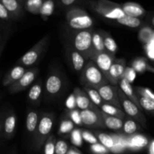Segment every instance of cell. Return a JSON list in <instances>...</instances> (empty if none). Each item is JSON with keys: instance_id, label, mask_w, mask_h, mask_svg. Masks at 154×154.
<instances>
[{"instance_id": "35", "label": "cell", "mask_w": 154, "mask_h": 154, "mask_svg": "<svg viewBox=\"0 0 154 154\" xmlns=\"http://www.w3.org/2000/svg\"><path fill=\"white\" fill-rule=\"evenodd\" d=\"M56 143L57 138L55 135L51 134V136L47 139L45 143V148H44V153L45 154H55Z\"/></svg>"}, {"instance_id": "4", "label": "cell", "mask_w": 154, "mask_h": 154, "mask_svg": "<svg viewBox=\"0 0 154 154\" xmlns=\"http://www.w3.org/2000/svg\"><path fill=\"white\" fill-rule=\"evenodd\" d=\"M54 124V116L51 113L43 114L39 120L36 132L34 135V147L36 150H39L45 144V141L51 135Z\"/></svg>"}, {"instance_id": "3", "label": "cell", "mask_w": 154, "mask_h": 154, "mask_svg": "<svg viewBox=\"0 0 154 154\" xmlns=\"http://www.w3.org/2000/svg\"><path fill=\"white\" fill-rule=\"evenodd\" d=\"M66 20L69 27L77 31L90 29L93 25V20L87 11L81 8L74 7L66 13Z\"/></svg>"}, {"instance_id": "11", "label": "cell", "mask_w": 154, "mask_h": 154, "mask_svg": "<svg viewBox=\"0 0 154 154\" xmlns=\"http://www.w3.org/2000/svg\"><path fill=\"white\" fill-rule=\"evenodd\" d=\"M81 120L83 125L90 128H105L102 111L96 110H84L81 111Z\"/></svg>"}, {"instance_id": "38", "label": "cell", "mask_w": 154, "mask_h": 154, "mask_svg": "<svg viewBox=\"0 0 154 154\" xmlns=\"http://www.w3.org/2000/svg\"><path fill=\"white\" fill-rule=\"evenodd\" d=\"M153 36V31L151 29L148 28V27H145V28L142 29L139 33V38L143 42H146L148 43L150 42Z\"/></svg>"}, {"instance_id": "21", "label": "cell", "mask_w": 154, "mask_h": 154, "mask_svg": "<svg viewBox=\"0 0 154 154\" xmlns=\"http://www.w3.org/2000/svg\"><path fill=\"white\" fill-rule=\"evenodd\" d=\"M102 116L103 117L104 123H105V127L111 129V130L119 131L123 129V120L118 118V117H113V116L108 115L102 111Z\"/></svg>"}, {"instance_id": "10", "label": "cell", "mask_w": 154, "mask_h": 154, "mask_svg": "<svg viewBox=\"0 0 154 154\" xmlns=\"http://www.w3.org/2000/svg\"><path fill=\"white\" fill-rule=\"evenodd\" d=\"M63 79L59 72H53L50 73L45 84V90L47 96L54 98L58 96L63 90Z\"/></svg>"}, {"instance_id": "45", "label": "cell", "mask_w": 154, "mask_h": 154, "mask_svg": "<svg viewBox=\"0 0 154 154\" xmlns=\"http://www.w3.org/2000/svg\"><path fill=\"white\" fill-rule=\"evenodd\" d=\"M73 126L74 123L72 120H63L61 123V126H60V132H63V133H68V132H71L72 130Z\"/></svg>"}, {"instance_id": "13", "label": "cell", "mask_w": 154, "mask_h": 154, "mask_svg": "<svg viewBox=\"0 0 154 154\" xmlns=\"http://www.w3.org/2000/svg\"><path fill=\"white\" fill-rule=\"evenodd\" d=\"M126 67V62L124 59L116 58L108 72V80L111 85L117 86L119 84L120 80L123 78Z\"/></svg>"}, {"instance_id": "17", "label": "cell", "mask_w": 154, "mask_h": 154, "mask_svg": "<svg viewBox=\"0 0 154 154\" xmlns=\"http://www.w3.org/2000/svg\"><path fill=\"white\" fill-rule=\"evenodd\" d=\"M26 72V68L24 67V66H20V65L14 67L13 69L8 73V75L5 76V78L4 81H3L4 85H12V84H14L15 82H17L18 80L20 79L21 77L25 74Z\"/></svg>"}, {"instance_id": "14", "label": "cell", "mask_w": 154, "mask_h": 154, "mask_svg": "<svg viewBox=\"0 0 154 154\" xmlns=\"http://www.w3.org/2000/svg\"><path fill=\"white\" fill-rule=\"evenodd\" d=\"M73 94L75 96V101H76L77 107L79 108L81 111H84V110H96L98 109L97 106L93 103L91 100H90V97L86 93L84 90H82L80 88H75L73 92Z\"/></svg>"}, {"instance_id": "19", "label": "cell", "mask_w": 154, "mask_h": 154, "mask_svg": "<svg viewBox=\"0 0 154 154\" xmlns=\"http://www.w3.org/2000/svg\"><path fill=\"white\" fill-rule=\"evenodd\" d=\"M43 84L40 80L33 84L28 93V99L30 101V102L32 104L39 103L42 93H43Z\"/></svg>"}, {"instance_id": "37", "label": "cell", "mask_w": 154, "mask_h": 154, "mask_svg": "<svg viewBox=\"0 0 154 154\" xmlns=\"http://www.w3.org/2000/svg\"><path fill=\"white\" fill-rule=\"evenodd\" d=\"M69 145L66 141L58 140L56 143L55 154H67L69 151Z\"/></svg>"}, {"instance_id": "6", "label": "cell", "mask_w": 154, "mask_h": 154, "mask_svg": "<svg viewBox=\"0 0 154 154\" xmlns=\"http://www.w3.org/2000/svg\"><path fill=\"white\" fill-rule=\"evenodd\" d=\"M49 42V35H45L39 40L29 51H27L19 60L20 66L24 67H32L40 60L45 53Z\"/></svg>"}, {"instance_id": "28", "label": "cell", "mask_w": 154, "mask_h": 154, "mask_svg": "<svg viewBox=\"0 0 154 154\" xmlns=\"http://www.w3.org/2000/svg\"><path fill=\"white\" fill-rule=\"evenodd\" d=\"M54 9H55L54 0H44L39 14L45 20H46L51 15L54 14Z\"/></svg>"}, {"instance_id": "20", "label": "cell", "mask_w": 154, "mask_h": 154, "mask_svg": "<svg viewBox=\"0 0 154 154\" xmlns=\"http://www.w3.org/2000/svg\"><path fill=\"white\" fill-rule=\"evenodd\" d=\"M39 114L36 111H29L27 114L26 120V127L27 132L31 135H35L39 123Z\"/></svg>"}, {"instance_id": "50", "label": "cell", "mask_w": 154, "mask_h": 154, "mask_svg": "<svg viewBox=\"0 0 154 154\" xmlns=\"http://www.w3.org/2000/svg\"><path fill=\"white\" fill-rule=\"evenodd\" d=\"M149 152H150V154H154V141L150 143V147H149Z\"/></svg>"}, {"instance_id": "41", "label": "cell", "mask_w": 154, "mask_h": 154, "mask_svg": "<svg viewBox=\"0 0 154 154\" xmlns=\"http://www.w3.org/2000/svg\"><path fill=\"white\" fill-rule=\"evenodd\" d=\"M135 78H136V72L135 71V69L132 66L131 67L127 66L126 68V70H125L123 78H125L126 81H129L130 84H132L135 81Z\"/></svg>"}, {"instance_id": "29", "label": "cell", "mask_w": 154, "mask_h": 154, "mask_svg": "<svg viewBox=\"0 0 154 154\" xmlns=\"http://www.w3.org/2000/svg\"><path fill=\"white\" fill-rule=\"evenodd\" d=\"M116 21L120 25L130 27V28H138L142 24L140 18L132 17L127 16V15H124L123 17L117 20Z\"/></svg>"}, {"instance_id": "32", "label": "cell", "mask_w": 154, "mask_h": 154, "mask_svg": "<svg viewBox=\"0 0 154 154\" xmlns=\"http://www.w3.org/2000/svg\"><path fill=\"white\" fill-rule=\"evenodd\" d=\"M140 129L141 127L138 123L131 117H127L126 121L123 123V132L127 135H133Z\"/></svg>"}, {"instance_id": "15", "label": "cell", "mask_w": 154, "mask_h": 154, "mask_svg": "<svg viewBox=\"0 0 154 154\" xmlns=\"http://www.w3.org/2000/svg\"><path fill=\"white\" fill-rule=\"evenodd\" d=\"M121 8L125 15L139 18L145 15L146 11L140 4L134 2H126L121 5Z\"/></svg>"}, {"instance_id": "53", "label": "cell", "mask_w": 154, "mask_h": 154, "mask_svg": "<svg viewBox=\"0 0 154 154\" xmlns=\"http://www.w3.org/2000/svg\"><path fill=\"white\" fill-rule=\"evenodd\" d=\"M1 127H2V125H1V122H0V132H1Z\"/></svg>"}, {"instance_id": "9", "label": "cell", "mask_w": 154, "mask_h": 154, "mask_svg": "<svg viewBox=\"0 0 154 154\" xmlns=\"http://www.w3.org/2000/svg\"><path fill=\"white\" fill-rule=\"evenodd\" d=\"M90 60L94 62L96 66H98L101 72L104 74L108 79V72L111 65L116 60L115 55L108 52L107 51L102 52H96L93 51L90 57Z\"/></svg>"}, {"instance_id": "34", "label": "cell", "mask_w": 154, "mask_h": 154, "mask_svg": "<svg viewBox=\"0 0 154 154\" xmlns=\"http://www.w3.org/2000/svg\"><path fill=\"white\" fill-rule=\"evenodd\" d=\"M132 67L135 69V72H139V73H142V72H145L147 69H150L147 61H146L145 59L144 58L135 59V60L132 62Z\"/></svg>"}, {"instance_id": "40", "label": "cell", "mask_w": 154, "mask_h": 154, "mask_svg": "<svg viewBox=\"0 0 154 154\" xmlns=\"http://www.w3.org/2000/svg\"><path fill=\"white\" fill-rule=\"evenodd\" d=\"M69 115L70 117L71 120L75 124H78L79 126L83 125L82 120H81V111H78L77 109H72L69 111Z\"/></svg>"}, {"instance_id": "39", "label": "cell", "mask_w": 154, "mask_h": 154, "mask_svg": "<svg viewBox=\"0 0 154 154\" xmlns=\"http://www.w3.org/2000/svg\"><path fill=\"white\" fill-rule=\"evenodd\" d=\"M71 141H72V144L75 145L81 146L82 144V135H81V131L79 129H75V130L72 131V135H71Z\"/></svg>"}, {"instance_id": "46", "label": "cell", "mask_w": 154, "mask_h": 154, "mask_svg": "<svg viewBox=\"0 0 154 154\" xmlns=\"http://www.w3.org/2000/svg\"><path fill=\"white\" fill-rule=\"evenodd\" d=\"M11 17V15L7 9L5 8L2 3H0V19L2 20H8Z\"/></svg>"}, {"instance_id": "48", "label": "cell", "mask_w": 154, "mask_h": 154, "mask_svg": "<svg viewBox=\"0 0 154 154\" xmlns=\"http://www.w3.org/2000/svg\"><path fill=\"white\" fill-rule=\"evenodd\" d=\"M149 54L151 57L154 58V36H153L152 39L150 40V48H149Z\"/></svg>"}, {"instance_id": "5", "label": "cell", "mask_w": 154, "mask_h": 154, "mask_svg": "<svg viewBox=\"0 0 154 154\" xmlns=\"http://www.w3.org/2000/svg\"><path fill=\"white\" fill-rule=\"evenodd\" d=\"M93 30L90 29L78 31L75 35L73 40L74 49L81 54L87 61L90 60L92 53L93 52L92 38Z\"/></svg>"}, {"instance_id": "31", "label": "cell", "mask_w": 154, "mask_h": 154, "mask_svg": "<svg viewBox=\"0 0 154 154\" xmlns=\"http://www.w3.org/2000/svg\"><path fill=\"white\" fill-rule=\"evenodd\" d=\"M44 0H26L25 3L26 10L32 14H39Z\"/></svg>"}, {"instance_id": "44", "label": "cell", "mask_w": 154, "mask_h": 154, "mask_svg": "<svg viewBox=\"0 0 154 154\" xmlns=\"http://www.w3.org/2000/svg\"><path fill=\"white\" fill-rule=\"evenodd\" d=\"M90 150L95 154H107L108 153V149L102 145V144H99V143L92 144L90 147Z\"/></svg>"}, {"instance_id": "43", "label": "cell", "mask_w": 154, "mask_h": 154, "mask_svg": "<svg viewBox=\"0 0 154 154\" xmlns=\"http://www.w3.org/2000/svg\"><path fill=\"white\" fill-rule=\"evenodd\" d=\"M135 92L138 93V96L149 98L154 100V93L149 89L144 87H135Z\"/></svg>"}, {"instance_id": "25", "label": "cell", "mask_w": 154, "mask_h": 154, "mask_svg": "<svg viewBox=\"0 0 154 154\" xmlns=\"http://www.w3.org/2000/svg\"><path fill=\"white\" fill-rule=\"evenodd\" d=\"M96 138H98L100 144L105 146L106 148L110 149V150H113V148L115 146V140L113 138V136L108 135V134L105 133V132H95Z\"/></svg>"}, {"instance_id": "27", "label": "cell", "mask_w": 154, "mask_h": 154, "mask_svg": "<svg viewBox=\"0 0 154 154\" xmlns=\"http://www.w3.org/2000/svg\"><path fill=\"white\" fill-rule=\"evenodd\" d=\"M84 90L88 95V96L90 97V100L93 102V103L96 105L98 108H100L102 104L104 103V101L102 100L99 91L96 89L90 87H84Z\"/></svg>"}, {"instance_id": "42", "label": "cell", "mask_w": 154, "mask_h": 154, "mask_svg": "<svg viewBox=\"0 0 154 154\" xmlns=\"http://www.w3.org/2000/svg\"><path fill=\"white\" fill-rule=\"evenodd\" d=\"M81 135H82L83 139L87 142L90 143V144H95L99 143V140L96 138V135H94L93 133L88 132V131H81Z\"/></svg>"}, {"instance_id": "33", "label": "cell", "mask_w": 154, "mask_h": 154, "mask_svg": "<svg viewBox=\"0 0 154 154\" xmlns=\"http://www.w3.org/2000/svg\"><path fill=\"white\" fill-rule=\"evenodd\" d=\"M148 143L147 138L141 135H136L132 138L129 142V145L132 149L138 150L145 147Z\"/></svg>"}, {"instance_id": "23", "label": "cell", "mask_w": 154, "mask_h": 154, "mask_svg": "<svg viewBox=\"0 0 154 154\" xmlns=\"http://www.w3.org/2000/svg\"><path fill=\"white\" fill-rule=\"evenodd\" d=\"M70 55L74 69L78 72H82L84 68L85 67L86 63H87L86 62H87L86 59L75 49L71 51Z\"/></svg>"}, {"instance_id": "12", "label": "cell", "mask_w": 154, "mask_h": 154, "mask_svg": "<svg viewBox=\"0 0 154 154\" xmlns=\"http://www.w3.org/2000/svg\"><path fill=\"white\" fill-rule=\"evenodd\" d=\"M117 90H118V87L117 86H113L109 84H104L97 89L104 102L123 109L120 99H119Z\"/></svg>"}, {"instance_id": "24", "label": "cell", "mask_w": 154, "mask_h": 154, "mask_svg": "<svg viewBox=\"0 0 154 154\" xmlns=\"http://www.w3.org/2000/svg\"><path fill=\"white\" fill-rule=\"evenodd\" d=\"M17 124V117L15 114L11 113L6 117L4 123V130L6 136L11 138L14 133Z\"/></svg>"}, {"instance_id": "30", "label": "cell", "mask_w": 154, "mask_h": 154, "mask_svg": "<svg viewBox=\"0 0 154 154\" xmlns=\"http://www.w3.org/2000/svg\"><path fill=\"white\" fill-rule=\"evenodd\" d=\"M102 36H103L104 45H105V50L108 52L115 55L117 51V49H118V46H117L115 40L109 34L105 32H102Z\"/></svg>"}, {"instance_id": "7", "label": "cell", "mask_w": 154, "mask_h": 154, "mask_svg": "<svg viewBox=\"0 0 154 154\" xmlns=\"http://www.w3.org/2000/svg\"><path fill=\"white\" fill-rule=\"evenodd\" d=\"M117 93H118L119 99H120L122 108H123V111L126 113V114H127L129 117L133 119L141 126H146L147 120L141 110L138 108V107L134 102H132L120 88H118L117 90Z\"/></svg>"}, {"instance_id": "26", "label": "cell", "mask_w": 154, "mask_h": 154, "mask_svg": "<svg viewBox=\"0 0 154 154\" xmlns=\"http://www.w3.org/2000/svg\"><path fill=\"white\" fill-rule=\"evenodd\" d=\"M92 44H93V51L96 52H102L105 51L104 39L102 32L97 31H93V38H92Z\"/></svg>"}, {"instance_id": "52", "label": "cell", "mask_w": 154, "mask_h": 154, "mask_svg": "<svg viewBox=\"0 0 154 154\" xmlns=\"http://www.w3.org/2000/svg\"><path fill=\"white\" fill-rule=\"evenodd\" d=\"M151 23L153 24V26H154V17H153V18L151 19Z\"/></svg>"}, {"instance_id": "16", "label": "cell", "mask_w": 154, "mask_h": 154, "mask_svg": "<svg viewBox=\"0 0 154 154\" xmlns=\"http://www.w3.org/2000/svg\"><path fill=\"white\" fill-rule=\"evenodd\" d=\"M119 86H120V89L123 92V93H124V94L126 95L132 102H134V103L138 107V108L142 111L143 109L141 108V105H140L138 95H136L135 90H134L133 87H132L130 83H129V81H126L125 78H122V79L120 80V82H119Z\"/></svg>"}, {"instance_id": "2", "label": "cell", "mask_w": 154, "mask_h": 154, "mask_svg": "<svg viewBox=\"0 0 154 154\" xmlns=\"http://www.w3.org/2000/svg\"><path fill=\"white\" fill-rule=\"evenodd\" d=\"M90 8L100 16L109 20H117L125 15L121 5L109 0H90Z\"/></svg>"}, {"instance_id": "1", "label": "cell", "mask_w": 154, "mask_h": 154, "mask_svg": "<svg viewBox=\"0 0 154 154\" xmlns=\"http://www.w3.org/2000/svg\"><path fill=\"white\" fill-rule=\"evenodd\" d=\"M81 83L84 87H93L97 90L99 87L109 83L96 63L88 60L81 74Z\"/></svg>"}, {"instance_id": "51", "label": "cell", "mask_w": 154, "mask_h": 154, "mask_svg": "<svg viewBox=\"0 0 154 154\" xmlns=\"http://www.w3.org/2000/svg\"><path fill=\"white\" fill-rule=\"evenodd\" d=\"M17 1H18V2L21 5V6L23 7V6L25 5V3H26V0H17Z\"/></svg>"}, {"instance_id": "8", "label": "cell", "mask_w": 154, "mask_h": 154, "mask_svg": "<svg viewBox=\"0 0 154 154\" xmlns=\"http://www.w3.org/2000/svg\"><path fill=\"white\" fill-rule=\"evenodd\" d=\"M38 67L30 68L26 70L20 79L9 87V91L11 93H17L25 90L34 83L38 75Z\"/></svg>"}, {"instance_id": "47", "label": "cell", "mask_w": 154, "mask_h": 154, "mask_svg": "<svg viewBox=\"0 0 154 154\" xmlns=\"http://www.w3.org/2000/svg\"><path fill=\"white\" fill-rule=\"evenodd\" d=\"M58 1L63 7H70L76 2L77 0H58Z\"/></svg>"}, {"instance_id": "18", "label": "cell", "mask_w": 154, "mask_h": 154, "mask_svg": "<svg viewBox=\"0 0 154 154\" xmlns=\"http://www.w3.org/2000/svg\"><path fill=\"white\" fill-rule=\"evenodd\" d=\"M12 17H19L23 14V7L17 0H0Z\"/></svg>"}, {"instance_id": "49", "label": "cell", "mask_w": 154, "mask_h": 154, "mask_svg": "<svg viewBox=\"0 0 154 154\" xmlns=\"http://www.w3.org/2000/svg\"><path fill=\"white\" fill-rule=\"evenodd\" d=\"M67 154H81V152L75 147H72L71 148L69 149Z\"/></svg>"}, {"instance_id": "36", "label": "cell", "mask_w": 154, "mask_h": 154, "mask_svg": "<svg viewBox=\"0 0 154 154\" xmlns=\"http://www.w3.org/2000/svg\"><path fill=\"white\" fill-rule=\"evenodd\" d=\"M139 100L140 105L143 110H146L147 111L154 112V100L149 99V98L143 97V96H138Z\"/></svg>"}, {"instance_id": "22", "label": "cell", "mask_w": 154, "mask_h": 154, "mask_svg": "<svg viewBox=\"0 0 154 154\" xmlns=\"http://www.w3.org/2000/svg\"><path fill=\"white\" fill-rule=\"evenodd\" d=\"M100 109L102 112L105 113V114H108V115L118 117V118L121 119V120H124L126 118V114L123 111V109H120V108H118L117 107L110 105V104L104 102L102 106H101Z\"/></svg>"}]
</instances>
